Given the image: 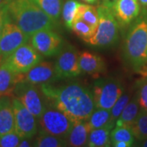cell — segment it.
<instances>
[{
	"instance_id": "obj_10",
	"label": "cell",
	"mask_w": 147,
	"mask_h": 147,
	"mask_svg": "<svg viewBox=\"0 0 147 147\" xmlns=\"http://www.w3.org/2000/svg\"><path fill=\"white\" fill-rule=\"evenodd\" d=\"M29 39L30 36L11 20L8 12V16L0 35V57L9 56L21 45L29 42Z\"/></svg>"
},
{
	"instance_id": "obj_7",
	"label": "cell",
	"mask_w": 147,
	"mask_h": 147,
	"mask_svg": "<svg viewBox=\"0 0 147 147\" xmlns=\"http://www.w3.org/2000/svg\"><path fill=\"white\" fill-rule=\"evenodd\" d=\"M38 121L42 131L65 139L67 138L74 124L66 115L50 105H47Z\"/></svg>"
},
{
	"instance_id": "obj_32",
	"label": "cell",
	"mask_w": 147,
	"mask_h": 147,
	"mask_svg": "<svg viewBox=\"0 0 147 147\" xmlns=\"http://www.w3.org/2000/svg\"><path fill=\"white\" fill-rule=\"evenodd\" d=\"M7 16H8V7L7 4L0 7V35L2 34Z\"/></svg>"
},
{
	"instance_id": "obj_30",
	"label": "cell",
	"mask_w": 147,
	"mask_h": 147,
	"mask_svg": "<svg viewBox=\"0 0 147 147\" xmlns=\"http://www.w3.org/2000/svg\"><path fill=\"white\" fill-rule=\"evenodd\" d=\"M138 90L136 92L138 97L140 108L147 111V77H144L143 79L137 83Z\"/></svg>"
},
{
	"instance_id": "obj_20",
	"label": "cell",
	"mask_w": 147,
	"mask_h": 147,
	"mask_svg": "<svg viewBox=\"0 0 147 147\" xmlns=\"http://www.w3.org/2000/svg\"><path fill=\"white\" fill-rule=\"evenodd\" d=\"M139 111L140 105L137 93H135L132 98H131L127 104L119 119L116 120L115 126H126L131 127V124L136 119Z\"/></svg>"
},
{
	"instance_id": "obj_24",
	"label": "cell",
	"mask_w": 147,
	"mask_h": 147,
	"mask_svg": "<svg viewBox=\"0 0 147 147\" xmlns=\"http://www.w3.org/2000/svg\"><path fill=\"white\" fill-rule=\"evenodd\" d=\"M33 146L38 147H64L68 146V143L65 138L57 137L40 130Z\"/></svg>"
},
{
	"instance_id": "obj_5",
	"label": "cell",
	"mask_w": 147,
	"mask_h": 147,
	"mask_svg": "<svg viewBox=\"0 0 147 147\" xmlns=\"http://www.w3.org/2000/svg\"><path fill=\"white\" fill-rule=\"evenodd\" d=\"M95 108L110 110L124 92L121 80L115 78H100L92 87Z\"/></svg>"
},
{
	"instance_id": "obj_18",
	"label": "cell",
	"mask_w": 147,
	"mask_h": 147,
	"mask_svg": "<svg viewBox=\"0 0 147 147\" xmlns=\"http://www.w3.org/2000/svg\"><path fill=\"white\" fill-rule=\"evenodd\" d=\"M19 82V74L14 73L3 61L0 62V96H11L16 84Z\"/></svg>"
},
{
	"instance_id": "obj_37",
	"label": "cell",
	"mask_w": 147,
	"mask_h": 147,
	"mask_svg": "<svg viewBox=\"0 0 147 147\" xmlns=\"http://www.w3.org/2000/svg\"><path fill=\"white\" fill-rule=\"evenodd\" d=\"M10 2V0H0V7L3 6L8 4V3Z\"/></svg>"
},
{
	"instance_id": "obj_33",
	"label": "cell",
	"mask_w": 147,
	"mask_h": 147,
	"mask_svg": "<svg viewBox=\"0 0 147 147\" xmlns=\"http://www.w3.org/2000/svg\"><path fill=\"white\" fill-rule=\"evenodd\" d=\"M31 146V142L29 141L28 138H22L19 144V147H29Z\"/></svg>"
},
{
	"instance_id": "obj_36",
	"label": "cell",
	"mask_w": 147,
	"mask_h": 147,
	"mask_svg": "<svg viewBox=\"0 0 147 147\" xmlns=\"http://www.w3.org/2000/svg\"><path fill=\"white\" fill-rule=\"evenodd\" d=\"M138 145V146H143V147H147V138L146 139H145V140H142V141H140V142H138L137 143Z\"/></svg>"
},
{
	"instance_id": "obj_3",
	"label": "cell",
	"mask_w": 147,
	"mask_h": 147,
	"mask_svg": "<svg viewBox=\"0 0 147 147\" xmlns=\"http://www.w3.org/2000/svg\"><path fill=\"white\" fill-rule=\"evenodd\" d=\"M123 55L127 65L139 72L147 65V10L146 7L133 21L127 32Z\"/></svg>"
},
{
	"instance_id": "obj_6",
	"label": "cell",
	"mask_w": 147,
	"mask_h": 147,
	"mask_svg": "<svg viewBox=\"0 0 147 147\" xmlns=\"http://www.w3.org/2000/svg\"><path fill=\"white\" fill-rule=\"evenodd\" d=\"M15 97L21 100V103L38 119L47 106V99L38 90L37 85L26 81H20L16 84L13 90Z\"/></svg>"
},
{
	"instance_id": "obj_12",
	"label": "cell",
	"mask_w": 147,
	"mask_h": 147,
	"mask_svg": "<svg viewBox=\"0 0 147 147\" xmlns=\"http://www.w3.org/2000/svg\"><path fill=\"white\" fill-rule=\"evenodd\" d=\"M15 116V131L22 138L31 139L38 133L36 117L16 97L12 98Z\"/></svg>"
},
{
	"instance_id": "obj_23",
	"label": "cell",
	"mask_w": 147,
	"mask_h": 147,
	"mask_svg": "<svg viewBox=\"0 0 147 147\" xmlns=\"http://www.w3.org/2000/svg\"><path fill=\"white\" fill-rule=\"evenodd\" d=\"M110 119H111L110 110L96 108V110H93V112L92 113V115L89 116L88 119L87 121L92 129L99 128L107 125H112L115 127V124L110 121Z\"/></svg>"
},
{
	"instance_id": "obj_19",
	"label": "cell",
	"mask_w": 147,
	"mask_h": 147,
	"mask_svg": "<svg viewBox=\"0 0 147 147\" xmlns=\"http://www.w3.org/2000/svg\"><path fill=\"white\" fill-rule=\"evenodd\" d=\"M115 127L112 125L95 128L90 131L86 146L109 147L111 146L110 131Z\"/></svg>"
},
{
	"instance_id": "obj_16",
	"label": "cell",
	"mask_w": 147,
	"mask_h": 147,
	"mask_svg": "<svg viewBox=\"0 0 147 147\" xmlns=\"http://www.w3.org/2000/svg\"><path fill=\"white\" fill-rule=\"evenodd\" d=\"M15 131V116L11 96H0V136Z\"/></svg>"
},
{
	"instance_id": "obj_29",
	"label": "cell",
	"mask_w": 147,
	"mask_h": 147,
	"mask_svg": "<svg viewBox=\"0 0 147 147\" xmlns=\"http://www.w3.org/2000/svg\"><path fill=\"white\" fill-rule=\"evenodd\" d=\"M131 99V96L128 93H123L122 96L119 98V100L115 102V104L113 105V107L110 109V113H111V119L110 121L115 124L116 120L119 119L121 113L123 112V109L125 108L127 104Z\"/></svg>"
},
{
	"instance_id": "obj_35",
	"label": "cell",
	"mask_w": 147,
	"mask_h": 147,
	"mask_svg": "<svg viewBox=\"0 0 147 147\" xmlns=\"http://www.w3.org/2000/svg\"><path fill=\"white\" fill-rule=\"evenodd\" d=\"M115 1H117V0H102V4H104V5L107 6V7L111 8Z\"/></svg>"
},
{
	"instance_id": "obj_34",
	"label": "cell",
	"mask_w": 147,
	"mask_h": 147,
	"mask_svg": "<svg viewBox=\"0 0 147 147\" xmlns=\"http://www.w3.org/2000/svg\"><path fill=\"white\" fill-rule=\"evenodd\" d=\"M112 146L130 147L131 146V145H130V144H128V143H127V142H115V143H114V144H112Z\"/></svg>"
},
{
	"instance_id": "obj_28",
	"label": "cell",
	"mask_w": 147,
	"mask_h": 147,
	"mask_svg": "<svg viewBox=\"0 0 147 147\" xmlns=\"http://www.w3.org/2000/svg\"><path fill=\"white\" fill-rule=\"evenodd\" d=\"M71 30L84 40L92 36L96 31L93 27L83 19H79L74 21Z\"/></svg>"
},
{
	"instance_id": "obj_1",
	"label": "cell",
	"mask_w": 147,
	"mask_h": 147,
	"mask_svg": "<svg viewBox=\"0 0 147 147\" xmlns=\"http://www.w3.org/2000/svg\"><path fill=\"white\" fill-rule=\"evenodd\" d=\"M40 90L48 105L66 115L74 123L88 120L95 110L92 90L79 83L61 86L47 83L40 85Z\"/></svg>"
},
{
	"instance_id": "obj_4",
	"label": "cell",
	"mask_w": 147,
	"mask_h": 147,
	"mask_svg": "<svg viewBox=\"0 0 147 147\" xmlns=\"http://www.w3.org/2000/svg\"><path fill=\"white\" fill-rule=\"evenodd\" d=\"M96 8L99 14L97 27L93 35L84 41L96 47H112L119 38V24L110 7L101 3Z\"/></svg>"
},
{
	"instance_id": "obj_38",
	"label": "cell",
	"mask_w": 147,
	"mask_h": 147,
	"mask_svg": "<svg viewBox=\"0 0 147 147\" xmlns=\"http://www.w3.org/2000/svg\"><path fill=\"white\" fill-rule=\"evenodd\" d=\"M87 3H90V4H94V3H96L98 2V0H82Z\"/></svg>"
},
{
	"instance_id": "obj_26",
	"label": "cell",
	"mask_w": 147,
	"mask_h": 147,
	"mask_svg": "<svg viewBox=\"0 0 147 147\" xmlns=\"http://www.w3.org/2000/svg\"><path fill=\"white\" fill-rule=\"evenodd\" d=\"M110 141L112 144L118 142H125L133 146L135 143V137L131 127L126 126H115L110 131Z\"/></svg>"
},
{
	"instance_id": "obj_21",
	"label": "cell",
	"mask_w": 147,
	"mask_h": 147,
	"mask_svg": "<svg viewBox=\"0 0 147 147\" xmlns=\"http://www.w3.org/2000/svg\"><path fill=\"white\" fill-rule=\"evenodd\" d=\"M81 5L82 3L78 0H67L62 6V19L65 26L68 30H71L74 21H77Z\"/></svg>"
},
{
	"instance_id": "obj_11",
	"label": "cell",
	"mask_w": 147,
	"mask_h": 147,
	"mask_svg": "<svg viewBox=\"0 0 147 147\" xmlns=\"http://www.w3.org/2000/svg\"><path fill=\"white\" fill-rule=\"evenodd\" d=\"M29 42L37 52L45 57L58 55L64 47L62 38L50 29L42 30L33 34L30 37Z\"/></svg>"
},
{
	"instance_id": "obj_25",
	"label": "cell",
	"mask_w": 147,
	"mask_h": 147,
	"mask_svg": "<svg viewBox=\"0 0 147 147\" xmlns=\"http://www.w3.org/2000/svg\"><path fill=\"white\" fill-rule=\"evenodd\" d=\"M131 129L132 133L138 142L147 138V111L140 108V111L133 123Z\"/></svg>"
},
{
	"instance_id": "obj_15",
	"label": "cell",
	"mask_w": 147,
	"mask_h": 147,
	"mask_svg": "<svg viewBox=\"0 0 147 147\" xmlns=\"http://www.w3.org/2000/svg\"><path fill=\"white\" fill-rule=\"evenodd\" d=\"M79 62L82 73L97 78L106 70L105 61L100 56L89 52H84L79 55Z\"/></svg>"
},
{
	"instance_id": "obj_13",
	"label": "cell",
	"mask_w": 147,
	"mask_h": 147,
	"mask_svg": "<svg viewBox=\"0 0 147 147\" xmlns=\"http://www.w3.org/2000/svg\"><path fill=\"white\" fill-rule=\"evenodd\" d=\"M111 9L121 26H127L140 16L142 7L138 0H117Z\"/></svg>"
},
{
	"instance_id": "obj_39",
	"label": "cell",
	"mask_w": 147,
	"mask_h": 147,
	"mask_svg": "<svg viewBox=\"0 0 147 147\" xmlns=\"http://www.w3.org/2000/svg\"><path fill=\"white\" fill-rule=\"evenodd\" d=\"M143 7H147V0H138Z\"/></svg>"
},
{
	"instance_id": "obj_8",
	"label": "cell",
	"mask_w": 147,
	"mask_h": 147,
	"mask_svg": "<svg viewBox=\"0 0 147 147\" xmlns=\"http://www.w3.org/2000/svg\"><path fill=\"white\" fill-rule=\"evenodd\" d=\"M42 60V54L37 52L31 44L26 42L3 58L2 61L14 73L20 74L28 72Z\"/></svg>"
},
{
	"instance_id": "obj_9",
	"label": "cell",
	"mask_w": 147,
	"mask_h": 147,
	"mask_svg": "<svg viewBox=\"0 0 147 147\" xmlns=\"http://www.w3.org/2000/svg\"><path fill=\"white\" fill-rule=\"evenodd\" d=\"M79 54L71 45L63 47L54 64L56 80L71 79L82 74L79 62Z\"/></svg>"
},
{
	"instance_id": "obj_2",
	"label": "cell",
	"mask_w": 147,
	"mask_h": 147,
	"mask_svg": "<svg viewBox=\"0 0 147 147\" xmlns=\"http://www.w3.org/2000/svg\"><path fill=\"white\" fill-rule=\"evenodd\" d=\"M7 7L11 20L28 36L42 30H53L57 26V22L32 0H10Z\"/></svg>"
},
{
	"instance_id": "obj_14",
	"label": "cell",
	"mask_w": 147,
	"mask_h": 147,
	"mask_svg": "<svg viewBox=\"0 0 147 147\" xmlns=\"http://www.w3.org/2000/svg\"><path fill=\"white\" fill-rule=\"evenodd\" d=\"M56 80L54 65L48 61H41L28 72L19 74V82L26 81L35 85L53 83Z\"/></svg>"
},
{
	"instance_id": "obj_27",
	"label": "cell",
	"mask_w": 147,
	"mask_h": 147,
	"mask_svg": "<svg viewBox=\"0 0 147 147\" xmlns=\"http://www.w3.org/2000/svg\"><path fill=\"white\" fill-rule=\"evenodd\" d=\"M79 19H83L96 30L99 22V14H98L97 8L93 6L82 3V5L79 8L77 20Z\"/></svg>"
},
{
	"instance_id": "obj_17",
	"label": "cell",
	"mask_w": 147,
	"mask_h": 147,
	"mask_svg": "<svg viewBox=\"0 0 147 147\" xmlns=\"http://www.w3.org/2000/svg\"><path fill=\"white\" fill-rule=\"evenodd\" d=\"M92 130V129L87 120L75 123L66 138L68 146H86L90 131Z\"/></svg>"
},
{
	"instance_id": "obj_22",
	"label": "cell",
	"mask_w": 147,
	"mask_h": 147,
	"mask_svg": "<svg viewBox=\"0 0 147 147\" xmlns=\"http://www.w3.org/2000/svg\"><path fill=\"white\" fill-rule=\"evenodd\" d=\"M47 16L57 22L61 15L62 0H32Z\"/></svg>"
},
{
	"instance_id": "obj_31",
	"label": "cell",
	"mask_w": 147,
	"mask_h": 147,
	"mask_svg": "<svg viewBox=\"0 0 147 147\" xmlns=\"http://www.w3.org/2000/svg\"><path fill=\"white\" fill-rule=\"evenodd\" d=\"M21 137L16 131H11L4 135L0 136V147H16L19 146Z\"/></svg>"
}]
</instances>
